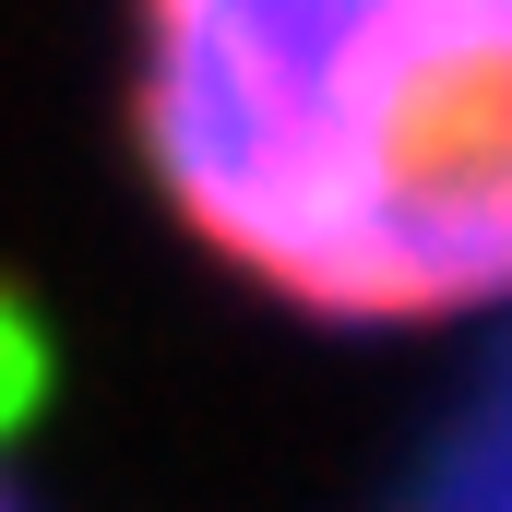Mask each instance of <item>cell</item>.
I'll return each mask as SVG.
<instances>
[{"label":"cell","instance_id":"1","mask_svg":"<svg viewBox=\"0 0 512 512\" xmlns=\"http://www.w3.org/2000/svg\"><path fill=\"white\" fill-rule=\"evenodd\" d=\"M143 155L334 322L512 298V0H143Z\"/></svg>","mask_w":512,"mask_h":512}]
</instances>
